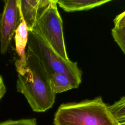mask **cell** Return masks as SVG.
<instances>
[{"instance_id": "1", "label": "cell", "mask_w": 125, "mask_h": 125, "mask_svg": "<svg viewBox=\"0 0 125 125\" xmlns=\"http://www.w3.org/2000/svg\"><path fill=\"white\" fill-rule=\"evenodd\" d=\"M24 71L18 73L17 91L26 98L32 110L45 112L54 104L56 94L53 92L50 77L36 56L27 49Z\"/></svg>"}, {"instance_id": "2", "label": "cell", "mask_w": 125, "mask_h": 125, "mask_svg": "<svg viewBox=\"0 0 125 125\" xmlns=\"http://www.w3.org/2000/svg\"><path fill=\"white\" fill-rule=\"evenodd\" d=\"M54 125H120L101 96L79 102L63 103L54 117Z\"/></svg>"}, {"instance_id": "3", "label": "cell", "mask_w": 125, "mask_h": 125, "mask_svg": "<svg viewBox=\"0 0 125 125\" xmlns=\"http://www.w3.org/2000/svg\"><path fill=\"white\" fill-rule=\"evenodd\" d=\"M27 49L42 64L50 77L55 73L63 74L79 86L82 72L77 63L61 57L34 30L29 31Z\"/></svg>"}, {"instance_id": "4", "label": "cell", "mask_w": 125, "mask_h": 125, "mask_svg": "<svg viewBox=\"0 0 125 125\" xmlns=\"http://www.w3.org/2000/svg\"><path fill=\"white\" fill-rule=\"evenodd\" d=\"M61 57L69 60L65 47L62 18L56 0H40L36 25L33 29Z\"/></svg>"}, {"instance_id": "5", "label": "cell", "mask_w": 125, "mask_h": 125, "mask_svg": "<svg viewBox=\"0 0 125 125\" xmlns=\"http://www.w3.org/2000/svg\"><path fill=\"white\" fill-rule=\"evenodd\" d=\"M0 17V52L7 51L12 38L21 21L17 0H6Z\"/></svg>"}, {"instance_id": "6", "label": "cell", "mask_w": 125, "mask_h": 125, "mask_svg": "<svg viewBox=\"0 0 125 125\" xmlns=\"http://www.w3.org/2000/svg\"><path fill=\"white\" fill-rule=\"evenodd\" d=\"M21 21L14 34L16 52L18 57L15 60V65L18 73H21L25 67L26 61L25 48L27 45L29 33L25 22L21 15Z\"/></svg>"}, {"instance_id": "7", "label": "cell", "mask_w": 125, "mask_h": 125, "mask_svg": "<svg viewBox=\"0 0 125 125\" xmlns=\"http://www.w3.org/2000/svg\"><path fill=\"white\" fill-rule=\"evenodd\" d=\"M17 3L28 31L33 30L37 21L40 0H17Z\"/></svg>"}, {"instance_id": "8", "label": "cell", "mask_w": 125, "mask_h": 125, "mask_svg": "<svg viewBox=\"0 0 125 125\" xmlns=\"http://www.w3.org/2000/svg\"><path fill=\"white\" fill-rule=\"evenodd\" d=\"M57 4L67 12L87 10L105 4L110 0H56Z\"/></svg>"}, {"instance_id": "9", "label": "cell", "mask_w": 125, "mask_h": 125, "mask_svg": "<svg viewBox=\"0 0 125 125\" xmlns=\"http://www.w3.org/2000/svg\"><path fill=\"white\" fill-rule=\"evenodd\" d=\"M50 80L52 90L55 94L79 86L68 77L62 73H54L50 76Z\"/></svg>"}, {"instance_id": "10", "label": "cell", "mask_w": 125, "mask_h": 125, "mask_svg": "<svg viewBox=\"0 0 125 125\" xmlns=\"http://www.w3.org/2000/svg\"><path fill=\"white\" fill-rule=\"evenodd\" d=\"M114 118L120 123L125 122V96L108 106Z\"/></svg>"}, {"instance_id": "11", "label": "cell", "mask_w": 125, "mask_h": 125, "mask_svg": "<svg viewBox=\"0 0 125 125\" xmlns=\"http://www.w3.org/2000/svg\"><path fill=\"white\" fill-rule=\"evenodd\" d=\"M111 34L114 41L125 54V26H114L111 30Z\"/></svg>"}, {"instance_id": "12", "label": "cell", "mask_w": 125, "mask_h": 125, "mask_svg": "<svg viewBox=\"0 0 125 125\" xmlns=\"http://www.w3.org/2000/svg\"><path fill=\"white\" fill-rule=\"evenodd\" d=\"M0 125H37V124L35 118H29L17 120H9L0 122Z\"/></svg>"}, {"instance_id": "13", "label": "cell", "mask_w": 125, "mask_h": 125, "mask_svg": "<svg viewBox=\"0 0 125 125\" xmlns=\"http://www.w3.org/2000/svg\"><path fill=\"white\" fill-rule=\"evenodd\" d=\"M113 22L115 27L125 26V11L118 15L113 20Z\"/></svg>"}, {"instance_id": "14", "label": "cell", "mask_w": 125, "mask_h": 125, "mask_svg": "<svg viewBox=\"0 0 125 125\" xmlns=\"http://www.w3.org/2000/svg\"><path fill=\"white\" fill-rule=\"evenodd\" d=\"M6 91V86L5 85L3 78L1 75H0V100L4 95Z\"/></svg>"}, {"instance_id": "15", "label": "cell", "mask_w": 125, "mask_h": 125, "mask_svg": "<svg viewBox=\"0 0 125 125\" xmlns=\"http://www.w3.org/2000/svg\"><path fill=\"white\" fill-rule=\"evenodd\" d=\"M120 125H125V122L120 123Z\"/></svg>"}]
</instances>
